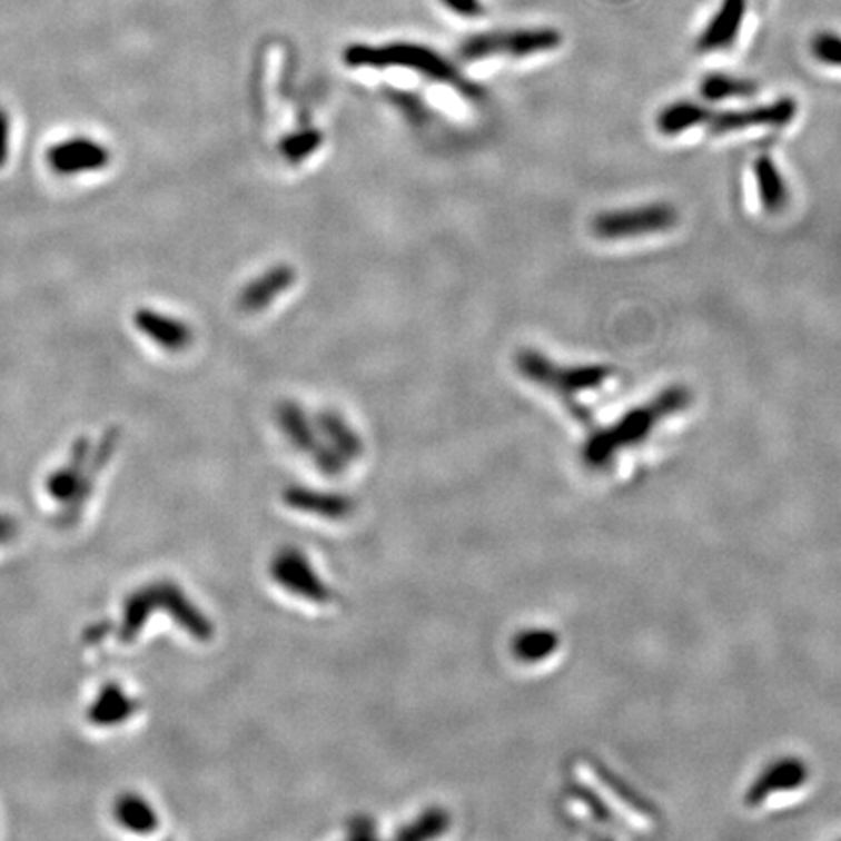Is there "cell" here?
<instances>
[{
  "instance_id": "1",
  "label": "cell",
  "mask_w": 841,
  "mask_h": 841,
  "mask_svg": "<svg viewBox=\"0 0 841 841\" xmlns=\"http://www.w3.org/2000/svg\"><path fill=\"white\" fill-rule=\"evenodd\" d=\"M155 612L171 615L174 622L197 641H209L215 633L209 617L195 606L194 600L189 598L178 584L171 581H155L140 586L125 600L121 622L117 630L119 641L132 643Z\"/></svg>"
},
{
  "instance_id": "2",
  "label": "cell",
  "mask_w": 841,
  "mask_h": 841,
  "mask_svg": "<svg viewBox=\"0 0 841 841\" xmlns=\"http://www.w3.org/2000/svg\"><path fill=\"white\" fill-rule=\"evenodd\" d=\"M343 61L350 69H409L419 72L428 80L456 88L462 96L477 100L482 92L469 82L456 65H452L443 55L417 43H388V46H365L353 43L343 51Z\"/></svg>"
},
{
  "instance_id": "3",
  "label": "cell",
  "mask_w": 841,
  "mask_h": 841,
  "mask_svg": "<svg viewBox=\"0 0 841 841\" xmlns=\"http://www.w3.org/2000/svg\"><path fill=\"white\" fill-rule=\"evenodd\" d=\"M117 438L116 431H108L96 448L88 438H78L67 462L47 477V493L51 498L69 505L72 513L80 511L92 493L93 479L116 451Z\"/></svg>"
},
{
  "instance_id": "4",
  "label": "cell",
  "mask_w": 841,
  "mask_h": 841,
  "mask_svg": "<svg viewBox=\"0 0 841 841\" xmlns=\"http://www.w3.org/2000/svg\"><path fill=\"white\" fill-rule=\"evenodd\" d=\"M690 399H692L690 389L684 388V386H672V388L664 389L661 396L653 399L651 404L631 409L615 425L591 438V443L586 444V448H584V456L591 464L606 462L612 454H615V451L631 446V444L641 443L662 417L684 409L690 404Z\"/></svg>"
},
{
  "instance_id": "5",
  "label": "cell",
  "mask_w": 841,
  "mask_h": 841,
  "mask_svg": "<svg viewBox=\"0 0 841 841\" xmlns=\"http://www.w3.org/2000/svg\"><path fill=\"white\" fill-rule=\"evenodd\" d=\"M516 366L526 380L553 389L561 396H575L578 392L600 388L614 373L606 365H557L536 349H522L516 355Z\"/></svg>"
},
{
  "instance_id": "6",
  "label": "cell",
  "mask_w": 841,
  "mask_h": 841,
  "mask_svg": "<svg viewBox=\"0 0 841 841\" xmlns=\"http://www.w3.org/2000/svg\"><path fill=\"white\" fill-rule=\"evenodd\" d=\"M563 43V36L553 28H534V30L489 31L467 38L459 46L462 61H482L491 57H534L550 53Z\"/></svg>"
},
{
  "instance_id": "7",
  "label": "cell",
  "mask_w": 841,
  "mask_h": 841,
  "mask_svg": "<svg viewBox=\"0 0 841 841\" xmlns=\"http://www.w3.org/2000/svg\"><path fill=\"white\" fill-rule=\"evenodd\" d=\"M677 225V210L669 202H651L631 209L604 210L592 220V232L602 240H630L664 232Z\"/></svg>"
},
{
  "instance_id": "8",
  "label": "cell",
  "mask_w": 841,
  "mask_h": 841,
  "mask_svg": "<svg viewBox=\"0 0 841 841\" xmlns=\"http://www.w3.org/2000/svg\"><path fill=\"white\" fill-rule=\"evenodd\" d=\"M109 148L88 135H72L53 142L46 150V164L59 178H78L108 168Z\"/></svg>"
},
{
  "instance_id": "9",
  "label": "cell",
  "mask_w": 841,
  "mask_h": 841,
  "mask_svg": "<svg viewBox=\"0 0 841 841\" xmlns=\"http://www.w3.org/2000/svg\"><path fill=\"white\" fill-rule=\"evenodd\" d=\"M797 117V101L793 98H781L765 106L750 109L723 111L709 119L711 135H729V132L746 131L754 127H785Z\"/></svg>"
},
{
  "instance_id": "10",
  "label": "cell",
  "mask_w": 841,
  "mask_h": 841,
  "mask_svg": "<svg viewBox=\"0 0 841 841\" xmlns=\"http://www.w3.org/2000/svg\"><path fill=\"white\" fill-rule=\"evenodd\" d=\"M132 326L155 347L166 353H184L194 345V327L184 319L156 308H137L132 314Z\"/></svg>"
},
{
  "instance_id": "11",
  "label": "cell",
  "mask_w": 841,
  "mask_h": 841,
  "mask_svg": "<svg viewBox=\"0 0 841 841\" xmlns=\"http://www.w3.org/2000/svg\"><path fill=\"white\" fill-rule=\"evenodd\" d=\"M273 578L287 591L298 594L311 602H327L332 598V591L318 578V573L311 568L303 553L287 547L275 555L271 565Z\"/></svg>"
},
{
  "instance_id": "12",
  "label": "cell",
  "mask_w": 841,
  "mask_h": 841,
  "mask_svg": "<svg viewBox=\"0 0 841 841\" xmlns=\"http://www.w3.org/2000/svg\"><path fill=\"white\" fill-rule=\"evenodd\" d=\"M277 420H279V427L287 435L288 441L295 444L296 448L314 456L324 472H327V474L339 472V466H342L339 454L332 451L329 446L319 444L318 436L311 431L310 420L306 417L300 405L295 404V402H283L277 407Z\"/></svg>"
},
{
  "instance_id": "13",
  "label": "cell",
  "mask_w": 841,
  "mask_h": 841,
  "mask_svg": "<svg viewBox=\"0 0 841 841\" xmlns=\"http://www.w3.org/2000/svg\"><path fill=\"white\" fill-rule=\"evenodd\" d=\"M295 279L296 273L290 265H275L241 288L238 306L241 310L251 311V314L261 311L267 306H271L283 293H287L288 288L295 285Z\"/></svg>"
},
{
  "instance_id": "14",
  "label": "cell",
  "mask_w": 841,
  "mask_h": 841,
  "mask_svg": "<svg viewBox=\"0 0 841 841\" xmlns=\"http://www.w3.org/2000/svg\"><path fill=\"white\" fill-rule=\"evenodd\" d=\"M748 0H723L715 16L709 20L705 30L697 39L701 53L723 51L736 41L740 28L746 16Z\"/></svg>"
},
{
  "instance_id": "15",
  "label": "cell",
  "mask_w": 841,
  "mask_h": 841,
  "mask_svg": "<svg viewBox=\"0 0 841 841\" xmlns=\"http://www.w3.org/2000/svg\"><path fill=\"white\" fill-rule=\"evenodd\" d=\"M139 703L132 700L117 682L101 685L100 692L88 708V721L96 726H117L131 719Z\"/></svg>"
},
{
  "instance_id": "16",
  "label": "cell",
  "mask_w": 841,
  "mask_h": 841,
  "mask_svg": "<svg viewBox=\"0 0 841 841\" xmlns=\"http://www.w3.org/2000/svg\"><path fill=\"white\" fill-rule=\"evenodd\" d=\"M754 176L762 209L770 215H778L785 209L789 202V189H786L785 178L781 176V171L770 156H758L754 162Z\"/></svg>"
},
{
  "instance_id": "17",
  "label": "cell",
  "mask_w": 841,
  "mask_h": 841,
  "mask_svg": "<svg viewBox=\"0 0 841 841\" xmlns=\"http://www.w3.org/2000/svg\"><path fill=\"white\" fill-rule=\"evenodd\" d=\"M285 503L300 513H311L324 518H343L353 511V503L347 497L319 493V491L293 487L285 493Z\"/></svg>"
},
{
  "instance_id": "18",
  "label": "cell",
  "mask_w": 841,
  "mask_h": 841,
  "mask_svg": "<svg viewBox=\"0 0 841 841\" xmlns=\"http://www.w3.org/2000/svg\"><path fill=\"white\" fill-rule=\"evenodd\" d=\"M116 820L132 833H150L158 828V814L152 804L137 793H123L113 807Z\"/></svg>"
},
{
  "instance_id": "19",
  "label": "cell",
  "mask_w": 841,
  "mask_h": 841,
  "mask_svg": "<svg viewBox=\"0 0 841 841\" xmlns=\"http://www.w3.org/2000/svg\"><path fill=\"white\" fill-rule=\"evenodd\" d=\"M709 119H711V111L705 106L693 103V101H674L659 113L656 127L662 135L674 137L697 125L708 123Z\"/></svg>"
},
{
  "instance_id": "20",
  "label": "cell",
  "mask_w": 841,
  "mask_h": 841,
  "mask_svg": "<svg viewBox=\"0 0 841 841\" xmlns=\"http://www.w3.org/2000/svg\"><path fill=\"white\" fill-rule=\"evenodd\" d=\"M700 92L708 101L731 100V98H748L758 92V85L748 78L731 77L723 72H711L701 80Z\"/></svg>"
},
{
  "instance_id": "21",
  "label": "cell",
  "mask_w": 841,
  "mask_h": 841,
  "mask_svg": "<svg viewBox=\"0 0 841 841\" xmlns=\"http://www.w3.org/2000/svg\"><path fill=\"white\" fill-rule=\"evenodd\" d=\"M319 428L326 433L327 438L334 444L335 451L343 458H357L363 444L353 428L334 412L319 413Z\"/></svg>"
},
{
  "instance_id": "22",
  "label": "cell",
  "mask_w": 841,
  "mask_h": 841,
  "mask_svg": "<svg viewBox=\"0 0 841 841\" xmlns=\"http://www.w3.org/2000/svg\"><path fill=\"white\" fill-rule=\"evenodd\" d=\"M557 635L550 630L524 631L514 639L513 651L516 659L524 662H537L550 656L557 649Z\"/></svg>"
},
{
  "instance_id": "23",
  "label": "cell",
  "mask_w": 841,
  "mask_h": 841,
  "mask_svg": "<svg viewBox=\"0 0 841 841\" xmlns=\"http://www.w3.org/2000/svg\"><path fill=\"white\" fill-rule=\"evenodd\" d=\"M319 145H321V132L316 129H304L280 140L279 152L290 164L303 162L318 150Z\"/></svg>"
},
{
  "instance_id": "24",
  "label": "cell",
  "mask_w": 841,
  "mask_h": 841,
  "mask_svg": "<svg viewBox=\"0 0 841 841\" xmlns=\"http://www.w3.org/2000/svg\"><path fill=\"white\" fill-rule=\"evenodd\" d=\"M446 828H448V817L443 810L433 809L431 812H425L417 822L407 825L404 832L397 833V838L399 840H427V838L441 835Z\"/></svg>"
},
{
  "instance_id": "25",
  "label": "cell",
  "mask_w": 841,
  "mask_h": 841,
  "mask_svg": "<svg viewBox=\"0 0 841 841\" xmlns=\"http://www.w3.org/2000/svg\"><path fill=\"white\" fill-rule=\"evenodd\" d=\"M810 51L817 61L841 69V36L833 31H818L810 41Z\"/></svg>"
},
{
  "instance_id": "26",
  "label": "cell",
  "mask_w": 841,
  "mask_h": 841,
  "mask_svg": "<svg viewBox=\"0 0 841 841\" xmlns=\"http://www.w3.org/2000/svg\"><path fill=\"white\" fill-rule=\"evenodd\" d=\"M441 4L459 18H479L485 12L482 0H441Z\"/></svg>"
},
{
  "instance_id": "27",
  "label": "cell",
  "mask_w": 841,
  "mask_h": 841,
  "mask_svg": "<svg viewBox=\"0 0 841 841\" xmlns=\"http://www.w3.org/2000/svg\"><path fill=\"white\" fill-rule=\"evenodd\" d=\"M10 139H12V123L7 109L0 106V168L8 162L10 158Z\"/></svg>"
},
{
  "instance_id": "28",
  "label": "cell",
  "mask_w": 841,
  "mask_h": 841,
  "mask_svg": "<svg viewBox=\"0 0 841 841\" xmlns=\"http://www.w3.org/2000/svg\"><path fill=\"white\" fill-rule=\"evenodd\" d=\"M18 532V524H16L12 516L8 514H0V544H7Z\"/></svg>"
},
{
  "instance_id": "29",
  "label": "cell",
  "mask_w": 841,
  "mask_h": 841,
  "mask_svg": "<svg viewBox=\"0 0 841 841\" xmlns=\"http://www.w3.org/2000/svg\"><path fill=\"white\" fill-rule=\"evenodd\" d=\"M108 630V625H103V623H96L92 627V641H100L101 637V631Z\"/></svg>"
}]
</instances>
